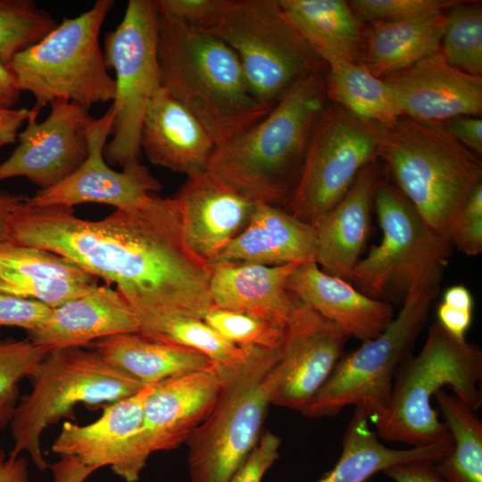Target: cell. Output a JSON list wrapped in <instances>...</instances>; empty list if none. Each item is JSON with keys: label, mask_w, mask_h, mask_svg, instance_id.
Listing matches in <instances>:
<instances>
[{"label": "cell", "mask_w": 482, "mask_h": 482, "mask_svg": "<svg viewBox=\"0 0 482 482\" xmlns=\"http://www.w3.org/2000/svg\"><path fill=\"white\" fill-rule=\"evenodd\" d=\"M441 277L442 272L436 273L411 287L386 329L345 354L299 412L311 418L331 417L353 405L363 408L371 420L378 417L388 403L397 369L411 354L425 327Z\"/></svg>", "instance_id": "8"}, {"label": "cell", "mask_w": 482, "mask_h": 482, "mask_svg": "<svg viewBox=\"0 0 482 482\" xmlns=\"http://www.w3.org/2000/svg\"><path fill=\"white\" fill-rule=\"evenodd\" d=\"M153 390L154 385L145 386L111 403L92 423L64 422L52 445L53 453L75 458L96 470L109 466L126 482H137L149 458L139 444V435L144 404Z\"/></svg>", "instance_id": "16"}, {"label": "cell", "mask_w": 482, "mask_h": 482, "mask_svg": "<svg viewBox=\"0 0 482 482\" xmlns=\"http://www.w3.org/2000/svg\"><path fill=\"white\" fill-rule=\"evenodd\" d=\"M0 272L79 283H96L97 280L62 255L11 241L0 242Z\"/></svg>", "instance_id": "36"}, {"label": "cell", "mask_w": 482, "mask_h": 482, "mask_svg": "<svg viewBox=\"0 0 482 482\" xmlns=\"http://www.w3.org/2000/svg\"><path fill=\"white\" fill-rule=\"evenodd\" d=\"M287 17L323 62H356L364 46L358 17L343 0H278Z\"/></svg>", "instance_id": "29"}, {"label": "cell", "mask_w": 482, "mask_h": 482, "mask_svg": "<svg viewBox=\"0 0 482 482\" xmlns=\"http://www.w3.org/2000/svg\"><path fill=\"white\" fill-rule=\"evenodd\" d=\"M92 345L106 362L144 386L155 385L212 362L195 350L154 340L138 332L110 336L93 342Z\"/></svg>", "instance_id": "28"}, {"label": "cell", "mask_w": 482, "mask_h": 482, "mask_svg": "<svg viewBox=\"0 0 482 482\" xmlns=\"http://www.w3.org/2000/svg\"><path fill=\"white\" fill-rule=\"evenodd\" d=\"M315 227L278 206L257 203L245 228L211 262L266 266L316 262Z\"/></svg>", "instance_id": "26"}, {"label": "cell", "mask_w": 482, "mask_h": 482, "mask_svg": "<svg viewBox=\"0 0 482 482\" xmlns=\"http://www.w3.org/2000/svg\"><path fill=\"white\" fill-rule=\"evenodd\" d=\"M174 197L188 246L209 263L245 228L257 204L207 170L187 175Z\"/></svg>", "instance_id": "20"}, {"label": "cell", "mask_w": 482, "mask_h": 482, "mask_svg": "<svg viewBox=\"0 0 482 482\" xmlns=\"http://www.w3.org/2000/svg\"><path fill=\"white\" fill-rule=\"evenodd\" d=\"M299 265L212 263L210 280L212 305L253 316L284 329L295 298L287 288V282Z\"/></svg>", "instance_id": "23"}, {"label": "cell", "mask_w": 482, "mask_h": 482, "mask_svg": "<svg viewBox=\"0 0 482 482\" xmlns=\"http://www.w3.org/2000/svg\"><path fill=\"white\" fill-rule=\"evenodd\" d=\"M326 97L356 117L384 127L401 113L390 89L363 64L332 57L324 62Z\"/></svg>", "instance_id": "31"}, {"label": "cell", "mask_w": 482, "mask_h": 482, "mask_svg": "<svg viewBox=\"0 0 482 482\" xmlns=\"http://www.w3.org/2000/svg\"><path fill=\"white\" fill-rule=\"evenodd\" d=\"M452 440L451 452L435 463L443 482H482V422L470 406L442 389L435 395Z\"/></svg>", "instance_id": "32"}, {"label": "cell", "mask_w": 482, "mask_h": 482, "mask_svg": "<svg viewBox=\"0 0 482 482\" xmlns=\"http://www.w3.org/2000/svg\"><path fill=\"white\" fill-rule=\"evenodd\" d=\"M27 197L24 195L0 190V242L9 241L12 214Z\"/></svg>", "instance_id": "51"}, {"label": "cell", "mask_w": 482, "mask_h": 482, "mask_svg": "<svg viewBox=\"0 0 482 482\" xmlns=\"http://www.w3.org/2000/svg\"><path fill=\"white\" fill-rule=\"evenodd\" d=\"M294 296L291 314L277 348V385L271 404L300 411L345 354L350 337Z\"/></svg>", "instance_id": "15"}, {"label": "cell", "mask_w": 482, "mask_h": 482, "mask_svg": "<svg viewBox=\"0 0 482 482\" xmlns=\"http://www.w3.org/2000/svg\"><path fill=\"white\" fill-rule=\"evenodd\" d=\"M441 53L453 66L482 75V8L459 2L444 12Z\"/></svg>", "instance_id": "33"}, {"label": "cell", "mask_w": 482, "mask_h": 482, "mask_svg": "<svg viewBox=\"0 0 482 482\" xmlns=\"http://www.w3.org/2000/svg\"><path fill=\"white\" fill-rule=\"evenodd\" d=\"M227 369L215 362L155 385L144 404L139 443L150 457L186 442L207 417L223 387Z\"/></svg>", "instance_id": "18"}, {"label": "cell", "mask_w": 482, "mask_h": 482, "mask_svg": "<svg viewBox=\"0 0 482 482\" xmlns=\"http://www.w3.org/2000/svg\"><path fill=\"white\" fill-rule=\"evenodd\" d=\"M281 440L266 430L231 482H262L263 476L279 456Z\"/></svg>", "instance_id": "44"}, {"label": "cell", "mask_w": 482, "mask_h": 482, "mask_svg": "<svg viewBox=\"0 0 482 482\" xmlns=\"http://www.w3.org/2000/svg\"><path fill=\"white\" fill-rule=\"evenodd\" d=\"M277 350L251 347L227 374L207 417L189 435L190 482H231L262 433L277 385Z\"/></svg>", "instance_id": "6"}, {"label": "cell", "mask_w": 482, "mask_h": 482, "mask_svg": "<svg viewBox=\"0 0 482 482\" xmlns=\"http://www.w3.org/2000/svg\"><path fill=\"white\" fill-rule=\"evenodd\" d=\"M14 211L9 241L62 255L96 278L114 285L149 337L177 319L204 320L213 307L211 264L188 246L174 196L151 194L135 208L90 220L73 208Z\"/></svg>", "instance_id": "1"}, {"label": "cell", "mask_w": 482, "mask_h": 482, "mask_svg": "<svg viewBox=\"0 0 482 482\" xmlns=\"http://www.w3.org/2000/svg\"><path fill=\"white\" fill-rule=\"evenodd\" d=\"M51 308L45 304L0 293V328L17 327L34 330L49 315Z\"/></svg>", "instance_id": "43"}, {"label": "cell", "mask_w": 482, "mask_h": 482, "mask_svg": "<svg viewBox=\"0 0 482 482\" xmlns=\"http://www.w3.org/2000/svg\"><path fill=\"white\" fill-rule=\"evenodd\" d=\"M31 391L15 409L10 422L13 446L9 456L27 453L39 470L49 468L41 436L50 425L68 417L78 403H113L145 386L106 362L96 350L70 348L46 353Z\"/></svg>", "instance_id": "9"}, {"label": "cell", "mask_w": 482, "mask_h": 482, "mask_svg": "<svg viewBox=\"0 0 482 482\" xmlns=\"http://www.w3.org/2000/svg\"><path fill=\"white\" fill-rule=\"evenodd\" d=\"M383 473L395 482H443L436 470L435 463L428 461L395 465L384 470Z\"/></svg>", "instance_id": "46"}, {"label": "cell", "mask_w": 482, "mask_h": 482, "mask_svg": "<svg viewBox=\"0 0 482 482\" xmlns=\"http://www.w3.org/2000/svg\"><path fill=\"white\" fill-rule=\"evenodd\" d=\"M113 112L112 106L96 119L89 131V152L85 162L59 184L39 189L28 197L29 204L38 206L72 208L85 203L107 204L127 210L141 204L151 194L158 192L162 184L143 164L111 169L104 157V148L112 133Z\"/></svg>", "instance_id": "17"}, {"label": "cell", "mask_w": 482, "mask_h": 482, "mask_svg": "<svg viewBox=\"0 0 482 482\" xmlns=\"http://www.w3.org/2000/svg\"><path fill=\"white\" fill-rule=\"evenodd\" d=\"M149 338L195 350L226 369H233L245 362L251 348L232 344L199 319L170 320Z\"/></svg>", "instance_id": "35"}, {"label": "cell", "mask_w": 482, "mask_h": 482, "mask_svg": "<svg viewBox=\"0 0 482 482\" xmlns=\"http://www.w3.org/2000/svg\"><path fill=\"white\" fill-rule=\"evenodd\" d=\"M378 156L428 227L449 240L454 220L481 183L478 155L442 122L401 116L384 127Z\"/></svg>", "instance_id": "4"}, {"label": "cell", "mask_w": 482, "mask_h": 482, "mask_svg": "<svg viewBox=\"0 0 482 482\" xmlns=\"http://www.w3.org/2000/svg\"><path fill=\"white\" fill-rule=\"evenodd\" d=\"M383 129L336 104L326 105L285 210L315 227L344 197L359 172L378 157Z\"/></svg>", "instance_id": "13"}, {"label": "cell", "mask_w": 482, "mask_h": 482, "mask_svg": "<svg viewBox=\"0 0 482 482\" xmlns=\"http://www.w3.org/2000/svg\"><path fill=\"white\" fill-rule=\"evenodd\" d=\"M57 26L55 19L33 0H0V62L39 42Z\"/></svg>", "instance_id": "34"}, {"label": "cell", "mask_w": 482, "mask_h": 482, "mask_svg": "<svg viewBox=\"0 0 482 482\" xmlns=\"http://www.w3.org/2000/svg\"><path fill=\"white\" fill-rule=\"evenodd\" d=\"M49 115L37 121L31 109L18 145L0 162V181L23 177L40 189L52 187L73 174L87 160L89 131L96 120L88 110L58 99L50 104Z\"/></svg>", "instance_id": "14"}, {"label": "cell", "mask_w": 482, "mask_h": 482, "mask_svg": "<svg viewBox=\"0 0 482 482\" xmlns=\"http://www.w3.org/2000/svg\"><path fill=\"white\" fill-rule=\"evenodd\" d=\"M140 146L152 164L187 176L206 170L216 147L198 120L162 86L145 114Z\"/></svg>", "instance_id": "24"}, {"label": "cell", "mask_w": 482, "mask_h": 482, "mask_svg": "<svg viewBox=\"0 0 482 482\" xmlns=\"http://www.w3.org/2000/svg\"><path fill=\"white\" fill-rule=\"evenodd\" d=\"M380 173L372 162L358 174L344 197L315 226L316 263L348 282L367 240Z\"/></svg>", "instance_id": "25"}, {"label": "cell", "mask_w": 482, "mask_h": 482, "mask_svg": "<svg viewBox=\"0 0 482 482\" xmlns=\"http://www.w3.org/2000/svg\"><path fill=\"white\" fill-rule=\"evenodd\" d=\"M209 31L235 52L252 93L270 104L297 79L326 66L278 0H227Z\"/></svg>", "instance_id": "10"}, {"label": "cell", "mask_w": 482, "mask_h": 482, "mask_svg": "<svg viewBox=\"0 0 482 482\" xmlns=\"http://www.w3.org/2000/svg\"><path fill=\"white\" fill-rule=\"evenodd\" d=\"M21 91L7 66L0 62V107L13 108Z\"/></svg>", "instance_id": "52"}, {"label": "cell", "mask_w": 482, "mask_h": 482, "mask_svg": "<svg viewBox=\"0 0 482 482\" xmlns=\"http://www.w3.org/2000/svg\"><path fill=\"white\" fill-rule=\"evenodd\" d=\"M137 319L120 293L96 285L88 293L52 308L29 339L45 353L81 348L110 336L138 332Z\"/></svg>", "instance_id": "21"}, {"label": "cell", "mask_w": 482, "mask_h": 482, "mask_svg": "<svg viewBox=\"0 0 482 482\" xmlns=\"http://www.w3.org/2000/svg\"><path fill=\"white\" fill-rule=\"evenodd\" d=\"M369 419L363 408L354 407L337 462L313 482H367L374 474L395 465L415 461L436 463L453 448L451 435L428 445L389 448L378 441L369 426Z\"/></svg>", "instance_id": "27"}, {"label": "cell", "mask_w": 482, "mask_h": 482, "mask_svg": "<svg viewBox=\"0 0 482 482\" xmlns=\"http://www.w3.org/2000/svg\"><path fill=\"white\" fill-rule=\"evenodd\" d=\"M32 110L0 107V147L17 141L19 130L27 122Z\"/></svg>", "instance_id": "48"}, {"label": "cell", "mask_w": 482, "mask_h": 482, "mask_svg": "<svg viewBox=\"0 0 482 482\" xmlns=\"http://www.w3.org/2000/svg\"><path fill=\"white\" fill-rule=\"evenodd\" d=\"M158 12L153 0H129L120 24L107 32L104 59L115 72L112 140L104 157L126 168L139 163L142 122L161 87L157 55Z\"/></svg>", "instance_id": "12"}, {"label": "cell", "mask_w": 482, "mask_h": 482, "mask_svg": "<svg viewBox=\"0 0 482 482\" xmlns=\"http://www.w3.org/2000/svg\"><path fill=\"white\" fill-rule=\"evenodd\" d=\"M46 355L29 338L0 340V430L13 417L21 380L34 378Z\"/></svg>", "instance_id": "37"}, {"label": "cell", "mask_w": 482, "mask_h": 482, "mask_svg": "<svg viewBox=\"0 0 482 482\" xmlns=\"http://www.w3.org/2000/svg\"><path fill=\"white\" fill-rule=\"evenodd\" d=\"M449 240L452 245L469 256H476L481 253L482 183L474 189L454 220Z\"/></svg>", "instance_id": "41"}, {"label": "cell", "mask_w": 482, "mask_h": 482, "mask_svg": "<svg viewBox=\"0 0 482 482\" xmlns=\"http://www.w3.org/2000/svg\"><path fill=\"white\" fill-rule=\"evenodd\" d=\"M472 313L441 302L437 307V322L454 338L466 340V333L472 322Z\"/></svg>", "instance_id": "47"}, {"label": "cell", "mask_w": 482, "mask_h": 482, "mask_svg": "<svg viewBox=\"0 0 482 482\" xmlns=\"http://www.w3.org/2000/svg\"><path fill=\"white\" fill-rule=\"evenodd\" d=\"M0 482H35L29 478L27 459L21 455L6 456L0 449Z\"/></svg>", "instance_id": "50"}, {"label": "cell", "mask_w": 482, "mask_h": 482, "mask_svg": "<svg viewBox=\"0 0 482 482\" xmlns=\"http://www.w3.org/2000/svg\"><path fill=\"white\" fill-rule=\"evenodd\" d=\"M114 1L97 0L64 18L44 38L16 54L8 68L20 90L33 95L37 112L58 99L83 108L113 101L115 80L104 63L99 36Z\"/></svg>", "instance_id": "7"}, {"label": "cell", "mask_w": 482, "mask_h": 482, "mask_svg": "<svg viewBox=\"0 0 482 482\" xmlns=\"http://www.w3.org/2000/svg\"><path fill=\"white\" fill-rule=\"evenodd\" d=\"M157 55L161 86L198 120L216 146L275 105L252 93L235 52L209 30L158 13Z\"/></svg>", "instance_id": "2"}, {"label": "cell", "mask_w": 482, "mask_h": 482, "mask_svg": "<svg viewBox=\"0 0 482 482\" xmlns=\"http://www.w3.org/2000/svg\"><path fill=\"white\" fill-rule=\"evenodd\" d=\"M52 482H85L96 471L75 458L62 456L59 461L49 466Z\"/></svg>", "instance_id": "49"}, {"label": "cell", "mask_w": 482, "mask_h": 482, "mask_svg": "<svg viewBox=\"0 0 482 482\" xmlns=\"http://www.w3.org/2000/svg\"><path fill=\"white\" fill-rule=\"evenodd\" d=\"M455 0H353L348 2L359 18L372 21L418 22L441 14Z\"/></svg>", "instance_id": "40"}, {"label": "cell", "mask_w": 482, "mask_h": 482, "mask_svg": "<svg viewBox=\"0 0 482 482\" xmlns=\"http://www.w3.org/2000/svg\"><path fill=\"white\" fill-rule=\"evenodd\" d=\"M450 134L474 154H482V120L478 116L461 115L447 120Z\"/></svg>", "instance_id": "45"}, {"label": "cell", "mask_w": 482, "mask_h": 482, "mask_svg": "<svg viewBox=\"0 0 482 482\" xmlns=\"http://www.w3.org/2000/svg\"><path fill=\"white\" fill-rule=\"evenodd\" d=\"M287 288L349 337L362 343L379 336L394 319L391 303L366 295L348 281L328 274L315 262L300 264Z\"/></svg>", "instance_id": "22"}, {"label": "cell", "mask_w": 482, "mask_h": 482, "mask_svg": "<svg viewBox=\"0 0 482 482\" xmlns=\"http://www.w3.org/2000/svg\"><path fill=\"white\" fill-rule=\"evenodd\" d=\"M482 351L458 340L436 322L415 356L396 370L385 410L372 419L377 436L411 446L434 444L450 435L432 409L431 399L448 386L460 400L478 411L482 405Z\"/></svg>", "instance_id": "5"}, {"label": "cell", "mask_w": 482, "mask_h": 482, "mask_svg": "<svg viewBox=\"0 0 482 482\" xmlns=\"http://www.w3.org/2000/svg\"><path fill=\"white\" fill-rule=\"evenodd\" d=\"M227 0H155L158 13L189 26L210 30L220 18Z\"/></svg>", "instance_id": "42"}, {"label": "cell", "mask_w": 482, "mask_h": 482, "mask_svg": "<svg viewBox=\"0 0 482 482\" xmlns=\"http://www.w3.org/2000/svg\"><path fill=\"white\" fill-rule=\"evenodd\" d=\"M204 320L224 338L242 347L277 350L284 329L253 316L212 307Z\"/></svg>", "instance_id": "38"}, {"label": "cell", "mask_w": 482, "mask_h": 482, "mask_svg": "<svg viewBox=\"0 0 482 482\" xmlns=\"http://www.w3.org/2000/svg\"><path fill=\"white\" fill-rule=\"evenodd\" d=\"M382 79L401 116L442 122L461 115H481L482 77L451 65L441 51Z\"/></svg>", "instance_id": "19"}, {"label": "cell", "mask_w": 482, "mask_h": 482, "mask_svg": "<svg viewBox=\"0 0 482 482\" xmlns=\"http://www.w3.org/2000/svg\"><path fill=\"white\" fill-rule=\"evenodd\" d=\"M326 99L323 70L297 79L263 119L216 146L206 170L255 203L284 204Z\"/></svg>", "instance_id": "3"}, {"label": "cell", "mask_w": 482, "mask_h": 482, "mask_svg": "<svg viewBox=\"0 0 482 482\" xmlns=\"http://www.w3.org/2000/svg\"><path fill=\"white\" fill-rule=\"evenodd\" d=\"M444 12L418 22L372 21L366 35L365 62L384 79L441 51Z\"/></svg>", "instance_id": "30"}, {"label": "cell", "mask_w": 482, "mask_h": 482, "mask_svg": "<svg viewBox=\"0 0 482 482\" xmlns=\"http://www.w3.org/2000/svg\"><path fill=\"white\" fill-rule=\"evenodd\" d=\"M442 303L457 309L473 312L472 295L463 285L448 287L443 295Z\"/></svg>", "instance_id": "53"}, {"label": "cell", "mask_w": 482, "mask_h": 482, "mask_svg": "<svg viewBox=\"0 0 482 482\" xmlns=\"http://www.w3.org/2000/svg\"><path fill=\"white\" fill-rule=\"evenodd\" d=\"M96 285L0 272V293L37 301L51 309L88 293Z\"/></svg>", "instance_id": "39"}, {"label": "cell", "mask_w": 482, "mask_h": 482, "mask_svg": "<svg viewBox=\"0 0 482 482\" xmlns=\"http://www.w3.org/2000/svg\"><path fill=\"white\" fill-rule=\"evenodd\" d=\"M374 206L382 239L359 260L351 281L370 297L403 302L411 287L442 272L453 245L429 228L391 184L380 181Z\"/></svg>", "instance_id": "11"}]
</instances>
